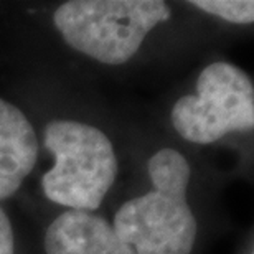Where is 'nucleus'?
<instances>
[{
	"label": "nucleus",
	"instance_id": "obj_4",
	"mask_svg": "<svg viewBox=\"0 0 254 254\" xmlns=\"http://www.w3.org/2000/svg\"><path fill=\"white\" fill-rule=\"evenodd\" d=\"M174 129L193 144H213L231 132L254 127V86L236 64L215 62L196 79V94L180 98L172 108Z\"/></svg>",
	"mask_w": 254,
	"mask_h": 254
},
{
	"label": "nucleus",
	"instance_id": "obj_3",
	"mask_svg": "<svg viewBox=\"0 0 254 254\" xmlns=\"http://www.w3.org/2000/svg\"><path fill=\"white\" fill-rule=\"evenodd\" d=\"M45 147L55 155L53 169L42 179L45 196L69 210H98L118 175L109 137L91 124L52 121L45 127Z\"/></svg>",
	"mask_w": 254,
	"mask_h": 254
},
{
	"label": "nucleus",
	"instance_id": "obj_8",
	"mask_svg": "<svg viewBox=\"0 0 254 254\" xmlns=\"http://www.w3.org/2000/svg\"><path fill=\"white\" fill-rule=\"evenodd\" d=\"M15 253V240L13 230L8 216L0 208V254H13Z\"/></svg>",
	"mask_w": 254,
	"mask_h": 254
},
{
	"label": "nucleus",
	"instance_id": "obj_5",
	"mask_svg": "<svg viewBox=\"0 0 254 254\" xmlns=\"http://www.w3.org/2000/svg\"><path fill=\"white\" fill-rule=\"evenodd\" d=\"M47 254H135L121 241L113 225L89 211L62 213L45 235Z\"/></svg>",
	"mask_w": 254,
	"mask_h": 254
},
{
	"label": "nucleus",
	"instance_id": "obj_6",
	"mask_svg": "<svg viewBox=\"0 0 254 254\" xmlns=\"http://www.w3.org/2000/svg\"><path fill=\"white\" fill-rule=\"evenodd\" d=\"M38 157L33 126L22 111L0 98V200H7L32 174Z\"/></svg>",
	"mask_w": 254,
	"mask_h": 254
},
{
	"label": "nucleus",
	"instance_id": "obj_2",
	"mask_svg": "<svg viewBox=\"0 0 254 254\" xmlns=\"http://www.w3.org/2000/svg\"><path fill=\"white\" fill-rule=\"evenodd\" d=\"M169 17L162 0H71L55 10L53 23L76 52L104 64H123Z\"/></svg>",
	"mask_w": 254,
	"mask_h": 254
},
{
	"label": "nucleus",
	"instance_id": "obj_1",
	"mask_svg": "<svg viewBox=\"0 0 254 254\" xmlns=\"http://www.w3.org/2000/svg\"><path fill=\"white\" fill-rule=\"evenodd\" d=\"M152 190L126 201L114 215V231L135 254H191L196 220L187 201L189 160L162 149L147 164Z\"/></svg>",
	"mask_w": 254,
	"mask_h": 254
},
{
	"label": "nucleus",
	"instance_id": "obj_7",
	"mask_svg": "<svg viewBox=\"0 0 254 254\" xmlns=\"http://www.w3.org/2000/svg\"><path fill=\"white\" fill-rule=\"evenodd\" d=\"M189 3L231 23L254 22V2L251 0H193Z\"/></svg>",
	"mask_w": 254,
	"mask_h": 254
}]
</instances>
